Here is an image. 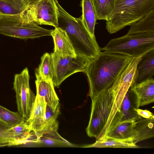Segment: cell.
Returning <instances> with one entry per match:
<instances>
[{
    "instance_id": "8fae6325",
    "label": "cell",
    "mask_w": 154,
    "mask_h": 154,
    "mask_svg": "<svg viewBox=\"0 0 154 154\" xmlns=\"http://www.w3.org/2000/svg\"><path fill=\"white\" fill-rule=\"evenodd\" d=\"M35 74L36 94L43 98L47 105L55 110L59 105V100L55 91L52 81L43 79L35 69Z\"/></svg>"
},
{
    "instance_id": "ba28073f",
    "label": "cell",
    "mask_w": 154,
    "mask_h": 154,
    "mask_svg": "<svg viewBox=\"0 0 154 154\" xmlns=\"http://www.w3.org/2000/svg\"><path fill=\"white\" fill-rule=\"evenodd\" d=\"M24 22L37 25L59 26L58 11L54 0H32L28 8L20 14Z\"/></svg>"
},
{
    "instance_id": "1f68e13d",
    "label": "cell",
    "mask_w": 154,
    "mask_h": 154,
    "mask_svg": "<svg viewBox=\"0 0 154 154\" xmlns=\"http://www.w3.org/2000/svg\"></svg>"
},
{
    "instance_id": "4316f807",
    "label": "cell",
    "mask_w": 154,
    "mask_h": 154,
    "mask_svg": "<svg viewBox=\"0 0 154 154\" xmlns=\"http://www.w3.org/2000/svg\"><path fill=\"white\" fill-rule=\"evenodd\" d=\"M48 146H73V145L62 137L57 131L45 134L35 142Z\"/></svg>"
},
{
    "instance_id": "603a6c76",
    "label": "cell",
    "mask_w": 154,
    "mask_h": 154,
    "mask_svg": "<svg viewBox=\"0 0 154 154\" xmlns=\"http://www.w3.org/2000/svg\"><path fill=\"white\" fill-rule=\"evenodd\" d=\"M84 147L139 148V146L129 141L119 140L106 136L101 140L96 141Z\"/></svg>"
},
{
    "instance_id": "d4e9b609",
    "label": "cell",
    "mask_w": 154,
    "mask_h": 154,
    "mask_svg": "<svg viewBox=\"0 0 154 154\" xmlns=\"http://www.w3.org/2000/svg\"><path fill=\"white\" fill-rule=\"evenodd\" d=\"M23 144L15 136L12 127L0 121V147Z\"/></svg>"
},
{
    "instance_id": "f1b7e54d",
    "label": "cell",
    "mask_w": 154,
    "mask_h": 154,
    "mask_svg": "<svg viewBox=\"0 0 154 154\" xmlns=\"http://www.w3.org/2000/svg\"><path fill=\"white\" fill-rule=\"evenodd\" d=\"M16 138L23 144L29 142H33L32 137L33 134L29 125L25 120L12 127Z\"/></svg>"
},
{
    "instance_id": "30bf717a",
    "label": "cell",
    "mask_w": 154,
    "mask_h": 154,
    "mask_svg": "<svg viewBox=\"0 0 154 154\" xmlns=\"http://www.w3.org/2000/svg\"><path fill=\"white\" fill-rule=\"evenodd\" d=\"M29 79V70L26 67L15 75L13 82L18 112L26 121L31 115L36 98L30 87Z\"/></svg>"
},
{
    "instance_id": "2e32d148",
    "label": "cell",
    "mask_w": 154,
    "mask_h": 154,
    "mask_svg": "<svg viewBox=\"0 0 154 154\" xmlns=\"http://www.w3.org/2000/svg\"><path fill=\"white\" fill-rule=\"evenodd\" d=\"M154 117L148 119L141 117L136 121L131 141L134 144L154 136Z\"/></svg>"
},
{
    "instance_id": "e0dca14e",
    "label": "cell",
    "mask_w": 154,
    "mask_h": 154,
    "mask_svg": "<svg viewBox=\"0 0 154 154\" xmlns=\"http://www.w3.org/2000/svg\"><path fill=\"white\" fill-rule=\"evenodd\" d=\"M137 76L135 83L153 78L154 49L143 55L137 67Z\"/></svg>"
},
{
    "instance_id": "7402d4cb",
    "label": "cell",
    "mask_w": 154,
    "mask_h": 154,
    "mask_svg": "<svg viewBox=\"0 0 154 154\" xmlns=\"http://www.w3.org/2000/svg\"><path fill=\"white\" fill-rule=\"evenodd\" d=\"M154 33V9L131 26L126 34Z\"/></svg>"
},
{
    "instance_id": "ac0fdd59",
    "label": "cell",
    "mask_w": 154,
    "mask_h": 154,
    "mask_svg": "<svg viewBox=\"0 0 154 154\" xmlns=\"http://www.w3.org/2000/svg\"><path fill=\"white\" fill-rule=\"evenodd\" d=\"M136 121H119L109 128L106 136L132 143L131 138L134 133Z\"/></svg>"
},
{
    "instance_id": "7a4b0ae2",
    "label": "cell",
    "mask_w": 154,
    "mask_h": 154,
    "mask_svg": "<svg viewBox=\"0 0 154 154\" xmlns=\"http://www.w3.org/2000/svg\"><path fill=\"white\" fill-rule=\"evenodd\" d=\"M58 11L59 27L65 30L76 54L92 60L97 57L101 49L95 37L92 36L84 25L80 17L75 18L67 12L54 0Z\"/></svg>"
},
{
    "instance_id": "277c9868",
    "label": "cell",
    "mask_w": 154,
    "mask_h": 154,
    "mask_svg": "<svg viewBox=\"0 0 154 154\" xmlns=\"http://www.w3.org/2000/svg\"><path fill=\"white\" fill-rule=\"evenodd\" d=\"M91 100L90 119L86 130L88 136L94 137L98 141L106 136L105 129L113 105L114 96L109 88Z\"/></svg>"
},
{
    "instance_id": "ffe728a7",
    "label": "cell",
    "mask_w": 154,
    "mask_h": 154,
    "mask_svg": "<svg viewBox=\"0 0 154 154\" xmlns=\"http://www.w3.org/2000/svg\"><path fill=\"white\" fill-rule=\"evenodd\" d=\"M82 22L85 27L93 37L94 35L95 26L97 20L91 0H82L81 2Z\"/></svg>"
},
{
    "instance_id": "8992f818",
    "label": "cell",
    "mask_w": 154,
    "mask_h": 154,
    "mask_svg": "<svg viewBox=\"0 0 154 154\" xmlns=\"http://www.w3.org/2000/svg\"><path fill=\"white\" fill-rule=\"evenodd\" d=\"M53 30L41 27L33 22H24L20 14H0V34L23 39L51 36Z\"/></svg>"
},
{
    "instance_id": "3957f363",
    "label": "cell",
    "mask_w": 154,
    "mask_h": 154,
    "mask_svg": "<svg viewBox=\"0 0 154 154\" xmlns=\"http://www.w3.org/2000/svg\"><path fill=\"white\" fill-rule=\"evenodd\" d=\"M154 9V0H116L114 9L106 21V29L114 33L131 26Z\"/></svg>"
},
{
    "instance_id": "9c48e42d",
    "label": "cell",
    "mask_w": 154,
    "mask_h": 154,
    "mask_svg": "<svg viewBox=\"0 0 154 154\" xmlns=\"http://www.w3.org/2000/svg\"><path fill=\"white\" fill-rule=\"evenodd\" d=\"M54 66L52 81L58 88L62 82L72 75L78 72L85 73L91 60L77 54L76 57H61L53 52L51 54Z\"/></svg>"
},
{
    "instance_id": "484cf974",
    "label": "cell",
    "mask_w": 154,
    "mask_h": 154,
    "mask_svg": "<svg viewBox=\"0 0 154 154\" xmlns=\"http://www.w3.org/2000/svg\"><path fill=\"white\" fill-rule=\"evenodd\" d=\"M36 70L41 76L46 80L52 81L54 75V66L51 54H44L41 57V62Z\"/></svg>"
},
{
    "instance_id": "cb8c5ba5",
    "label": "cell",
    "mask_w": 154,
    "mask_h": 154,
    "mask_svg": "<svg viewBox=\"0 0 154 154\" xmlns=\"http://www.w3.org/2000/svg\"><path fill=\"white\" fill-rule=\"evenodd\" d=\"M97 20L106 21L115 6L116 0H91Z\"/></svg>"
},
{
    "instance_id": "44dd1931",
    "label": "cell",
    "mask_w": 154,
    "mask_h": 154,
    "mask_svg": "<svg viewBox=\"0 0 154 154\" xmlns=\"http://www.w3.org/2000/svg\"><path fill=\"white\" fill-rule=\"evenodd\" d=\"M32 0H0V13L20 14L30 5Z\"/></svg>"
},
{
    "instance_id": "7c38bea8",
    "label": "cell",
    "mask_w": 154,
    "mask_h": 154,
    "mask_svg": "<svg viewBox=\"0 0 154 154\" xmlns=\"http://www.w3.org/2000/svg\"><path fill=\"white\" fill-rule=\"evenodd\" d=\"M139 107L137 97L130 87L123 98L119 109V121H135L140 119L142 117L137 112Z\"/></svg>"
},
{
    "instance_id": "4fadbf2b",
    "label": "cell",
    "mask_w": 154,
    "mask_h": 154,
    "mask_svg": "<svg viewBox=\"0 0 154 154\" xmlns=\"http://www.w3.org/2000/svg\"><path fill=\"white\" fill-rule=\"evenodd\" d=\"M54 44V52L63 58L76 57L77 54L66 31L60 27H55L51 32Z\"/></svg>"
},
{
    "instance_id": "f546056e",
    "label": "cell",
    "mask_w": 154,
    "mask_h": 154,
    "mask_svg": "<svg viewBox=\"0 0 154 154\" xmlns=\"http://www.w3.org/2000/svg\"><path fill=\"white\" fill-rule=\"evenodd\" d=\"M137 112L140 116L145 119H148L152 117H154V114L147 110H143L138 109H137Z\"/></svg>"
},
{
    "instance_id": "9a60e30c",
    "label": "cell",
    "mask_w": 154,
    "mask_h": 154,
    "mask_svg": "<svg viewBox=\"0 0 154 154\" xmlns=\"http://www.w3.org/2000/svg\"><path fill=\"white\" fill-rule=\"evenodd\" d=\"M46 106L44 98L36 94L31 115L26 121L35 135L39 131L44 122Z\"/></svg>"
},
{
    "instance_id": "4dcf8cb0",
    "label": "cell",
    "mask_w": 154,
    "mask_h": 154,
    "mask_svg": "<svg viewBox=\"0 0 154 154\" xmlns=\"http://www.w3.org/2000/svg\"><path fill=\"white\" fill-rule=\"evenodd\" d=\"M37 0V1H40V0Z\"/></svg>"
},
{
    "instance_id": "5b68a950",
    "label": "cell",
    "mask_w": 154,
    "mask_h": 154,
    "mask_svg": "<svg viewBox=\"0 0 154 154\" xmlns=\"http://www.w3.org/2000/svg\"><path fill=\"white\" fill-rule=\"evenodd\" d=\"M101 49L133 57H140L154 49V33L126 34L111 40Z\"/></svg>"
},
{
    "instance_id": "5bb4252c",
    "label": "cell",
    "mask_w": 154,
    "mask_h": 154,
    "mask_svg": "<svg viewBox=\"0 0 154 154\" xmlns=\"http://www.w3.org/2000/svg\"><path fill=\"white\" fill-rule=\"evenodd\" d=\"M131 88L137 97L139 107L154 102L153 78L138 83H134L131 87Z\"/></svg>"
},
{
    "instance_id": "83f0119b",
    "label": "cell",
    "mask_w": 154,
    "mask_h": 154,
    "mask_svg": "<svg viewBox=\"0 0 154 154\" xmlns=\"http://www.w3.org/2000/svg\"><path fill=\"white\" fill-rule=\"evenodd\" d=\"M23 120L25 119L18 112H12L0 105V121L2 122L13 127Z\"/></svg>"
},
{
    "instance_id": "6da1fadb",
    "label": "cell",
    "mask_w": 154,
    "mask_h": 154,
    "mask_svg": "<svg viewBox=\"0 0 154 154\" xmlns=\"http://www.w3.org/2000/svg\"><path fill=\"white\" fill-rule=\"evenodd\" d=\"M134 57L104 51L91 60L85 72L91 100L109 89L122 70Z\"/></svg>"
},
{
    "instance_id": "d6986e66",
    "label": "cell",
    "mask_w": 154,
    "mask_h": 154,
    "mask_svg": "<svg viewBox=\"0 0 154 154\" xmlns=\"http://www.w3.org/2000/svg\"><path fill=\"white\" fill-rule=\"evenodd\" d=\"M60 112V105L53 110L47 105L44 121L41 129L35 135V141L45 134L57 131L59 127L57 118Z\"/></svg>"
},
{
    "instance_id": "52a82bcc",
    "label": "cell",
    "mask_w": 154,
    "mask_h": 154,
    "mask_svg": "<svg viewBox=\"0 0 154 154\" xmlns=\"http://www.w3.org/2000/svg\"><path fill=\"white\" fill-rule=\"evenodd\" d=\"M142 56L134 58L122 70L110 88L113 93L114 100L107 123L108 126L111 125L116 115L119 112L127 92L135 83L137 76V66Z\"/></svg>"
}]
</instances>
